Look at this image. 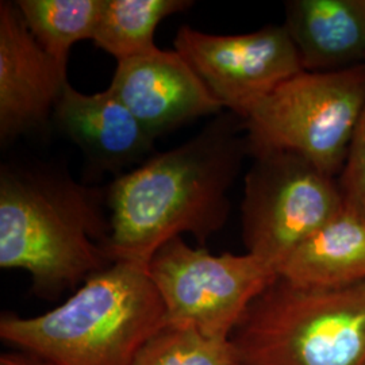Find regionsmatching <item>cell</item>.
Masks as SVG:
<instances>
[{
    "instance_id": "6da1fadb",
    "label": "cell",
    "mask_w": 365,
    "mask_h": 365,
    "mask_svg": "<svg viewBox=\"0 0 365 365\" xmlns=\"http://www.w3.org/2000/svg\"><path fill=\"white\" fill-rule=\"evenodd\" d=\"M248 156L244 119L222 111L195 138L118 176L106 190L108 257L148 268L182 233L205 244L227 221V192Z\"/></svg>"
},
{
    "instance_id": "7a4b0ae2",
    "label": "cell",
    "mask_w": 365,
    "mask_h": 365,
    "mask_svg": "<svg viewBox=\"0 0 365 365\" xmlns=\"http://www.w3.org/2000/svg\"><path fill=\"white\" fill-rule=\"evenodd\" d=\"M106 191L48 168L3 165L0 172V267L31 276L53 297L113 264L106 252Z\"/></svg>"
},
{
    "instance_id": "3957f363",
    "label": "cell",
    "mask_w": 365,
    "mask_h": 365,
    "mask_svg": "<svg viewBox=\"0 0 365 365\" xmlns=\"http://www.w3.org/2000/svg\"><path fill=\"white\" fill-rule=\"evenodd\" d=\"M167 327L148 268L117 261L48 313L3 317L0 337L52 365H133Z\"/></svg>"
},
{
    "instance_id": "277c9868",
    "label": "cell",
    "mask_w": 365,
    "mask_h": 365,
    "mask_svg": "<svg viewBox=\"0 0 365 365\" xmlns=\"http://www.w3.org/2000/svg\"><path fill=\"white\" fill-rule=\"evenodd\" d=\"M230 339L240 365H365V282L319 289L279 276Z\"/></svg>"
},
{
    "instance_id": "5b68a950",
    "label": "cell",
    "mask_w": 365,
    "mask_h": 365,
    "mask_svg": "<svg viewBox=\"0 0 365 365\" xmlns=\"http://www.w3.org/2000/svg\"><path fill=\"white\" fill-rule=\"evenodd\" d=\"M365 101V66L303 71L288 78L245 120L250 157L288 150L339 178Z\"/></svg>"
},
{
    "instance_id": "8992f818",
    "label": "cell",
    "mask_w": 365,
    "mask_h": 365,
    "mask_svg": "<svg viewBox=\"0 0 365 365\" xmlns=\"http://www.w3.org/2000/svg\"><path fill=\"white\" fill-rule=\"evenodd\" d=\"M241 202L248 253L276 272L288 256L344 209L339 178L288 150L252 156Z\"/></svg>"
},
{
    "instance_id": "52a82bcc",
    "label": "cell",
    "mask_w": 365,
    "mask_h": 365,
    "mask_svg": "<svg viewBox=\"0 0 365 365\" xmlns=\"http://www.w3.org/2000/svg\"><path fill=\"white\" fill-rule=\"evenodd\" d=\"M148 272L168 325L230 339L250 304L279 277L274 267L247 255H212L176 237L157 250Z\"/></svg>"
},
{
    "instance_id": "ba28073f",
    "label": "cell",
    "mask_w": 365,
    "mask_h": 365,
    "mask_svg": "<svg viewBox=\"0 0 365 365\" xmlns=\"http://www.w3.org/2000/svg\"><path fill=\"white\" fill-rule=\"evenodd\" d=\"M175 51L223 110L244 120L277 87L304 71L284 25H267L253 33L232 36L182 26L175 38Z\"/></svg>"
},
{
    "instance_id": "9c48e42d",
    "label": "cell",
    "mask_w": 365,
    "mask_h": 365,
    "mask_svg": "<svg viewBox=\"0 0 365 365\" xmlns=\"http://www.w3.org/2000/svg\"><path fill=\"white\" fill-rule=\"evenodd\" d=\"M60 66L30 33L15 1L0 3V138L13 141L53 117L66 86Z\"/></svg>"
},
{
    "instance_id": "30bf717a",
    "label": "cell",
    "mask_w": 365,
    "mask_h": 365,
    "mask_svg": "<svg viewBox=\"0 0 365 365\" xmlns=\"http://www.w3.org/2000/svg\"><path fill=\"white\" fill-rule=\"evenodd\" d=\"M108 88L155 138L196 118L223 111L176 51L157 48L119 61Z\"/></svg>"
},
{
    "instance_id": "8fae6325",
    "label": "cell",
    "mask_w": 365,
    "mask_h": 365,
    "mask_svg": "<svg viewBox=\"0 0 365 365\" xmlns=\"http://www.w3.org/2000/svg\"><path fill=\"white\" fill-rule=\"evenodd\" d=\"M53 119L78 145L92 170L119 176L125 168L148 156L156 140L110 88L83 93L68 84Z\"/></svg>"
},
{
    "instance_id": "7c38bea8",
    "label": "cell",
    "mask_w": 365,
    "mask_h": 365,
    "mask_svg": "<svg viewBox=\"0 0 365 365\" xmlns=\"http://www.w3.org/2000/svg\"><path fill=\"white\" fill-rule=\"evenodd\" d=\"M284 27L304 71L365 66V0H289Z\"/></svg>"
},
{
    "instance_id": "4fadbf2b",
    "label": "cell",
    "mask_w": 365,
    "mask_h": 365,
    "mask_svg": "<svg viewBox=\"0 0 365 365\" xmlns=\"http://www.w3.org/2000/svg\"><path fill=\"white\" fill-rule=\"evenodd\" d=\"M302 287L336 289L365 282V218L344 209L314 232L279 267Z\"/></svg>"
},
{
    "instance_id": "5bb4252c",
    "label": "cell",
    "mask_w": 365,
    "mask_h": 365,
    "mask_svg": "<svg viewBox=\"0 0 365 365\" xmlns=\"http://www.w3.org/2000/svg\"><path fill=\"white\" fill-rule=\"evenodd\" d=\"M188 0H102L93 43L118 63L157 49V26L190 9Z\"/></svg>"
},
{
    "instance_id": "9a60e30c",
    "label": "cell",
    "mask_w": 365,
    "mask_h": 365,
    "mask_svg": "<svg viewBox=\"0 0 365 365\" xmlns=\"http://www.w3.org/2000/svg\"><path fill=\"white\" fill-rule=\"evenodd\" d=\"M30 33L42 49L68 68L75 43L93 38L102 0H18Z\"/></svg>"
},
{
    "instance_id": "2e32d148",
    "label": "cell",
    "mask_w": 365,
    "mask_h": 365,
    "mask_svg": "<svg viewBox=\"0 0 365 365\" xmlns=\"http://www.w3.org/2000/svg\"><path fill=\"white\" fill-rule=\"evenodd\" d=\"M133 365H240V360L232 339L168 325L146 342Z\"/></svg>"
},
{
    "instance_id": "e0dca14e",
    "label": "cell",
    "mask_w": 365,
    "mask_h": 365,
    "mask_svg": "<svg viewBox=\"0 0 365 365\" xmlns=\"http://www.w3.org/2000/svg\"><path fill=\"white\" fill-rule=\"evenodd\" d=\"M339 182L345 209L365 218V101Z\"/></svg>"
},
{
    "instance_id": "ac0fdd59",
    "label": "cell",
    "mask_w": 365,
    "mask_h": 365,
    "mask_svg": "<svg viewBox=\"0 0 365 365\" xmlns=\"http://www.w3.org/2000/svg\"><path fill=\"white\" fill-rule=\"evenodd\" d=\"M0 365H52L38 357H27L22 354H3L0 357Z\"/></svg>"
}]
</instances>
